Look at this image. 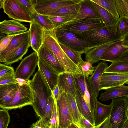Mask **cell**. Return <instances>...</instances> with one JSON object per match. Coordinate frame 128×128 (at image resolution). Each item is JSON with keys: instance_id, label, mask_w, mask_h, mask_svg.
Returning a JSON list of instances; mask_svg holds the SVG:
<instances>
[{"instance_id": "cell-1", "label": "cell", "mask_w": 128, "mask_h": 128, "mask_svg": "<svg viewBox=\"0 0 128 128\" xmlns=\"http://www.w3.org/2000/svg\"><path fill=\"white\" fill-rule=\"evenodd\" d=\"M28 84L32 90L33 102L32 106L37 116L43 119L46 108L48 100L52 92L46 80L38 69Z\"/></svg>"}, {"instance_id": "cell-38", "label": "cell", "mask_w": 128, "mask_h": 128, "mask_svg": "<svg viewBox=\"0 0 128 128\" xmlns=\"http://www.w3.org/2000/svg\"><path fill=\"white\" fill-rule=\"evenodd\" d=\"M74 16H48L49 18L52 22L55 29L59 26L72 21L74 18Z\"/></svg>"}, {"instance_id": "cell-14", "label": "cell", "mask_w": 128, "mask_h": 128, "mask_svg": "<svg viewBox=\"0 0 128 128\" xmlns=\"http://www.w3.org/2000/svg\"><path fill=\"white\" fill-rule=\"evenodd\" d=\"M38 58L59 74L66 72L63 66L52 52L42 44L37 52Z\"/></svg>"}, {"instance_id": "cell-31", "label": "cell", "mask_w": 128, "mask_h": 128, "mask_svg": "<svg viewBox=\"0 0 128 128\" xmlns=\"http://www.w3.org/2000/svg\"><path fill=\"white\" fill-rule=\"evenodd\" d=\"M82 0H80L76 4L62 8L50 14L48 16H75L80 9Z\"/></svg>"}, {"instance_id": "cell-12", "label": "cell", "mask_w": 128, "mask_h": 128, "mask_svg": "<svg viewBox=\"0 0 128 128\" xmlns=\"http://www.w3.org/2000/svg\"><path fill=\"white\" fill-rule=\"evenodd\" d=\"M127 51L128 37L111 44L102 55L100 60L106 62H112Z\"/></svg>"}, {"instance_id": "cell-30", "label": "cell", "mask_w": 128, "mask_h": 128, "mask_svg": "<svg viewBox=\"0 0 128 128\" xmlns=\"http://www.w3.org/2000/svg\"><path fill=\"white\" fill-rule=\"evenodd\" d=\"M29 36L28 31L15 35L12 40L8 48L0 54V62L4 63L7 57L11 52Z\"/></svg>"}, {"instance_id": "cell-49", "label": "cell", "mask_w": 128, "mask_h": 128, "mask_svg": "<svg viewBox=\"0 0 128 128\" xmlns=\"http://www.w3.org/2000/svg\"><path fill=\"white\" fill-rule=\"evenodd\" d=\"M30 128H49L48 124L44 119L40 118L30 126Z\"/></svg>"}, {"instance_id": "cell-9", "label": "cell", "mask_w": 128, "mask_h": 128, "mask_svg": "<svg viewBox=\"0 0 128 128\" xmlns=\"http://www.w3.org/2000/svg\"><path fill=\"white\" fill-rule=\"evenodd\" d=\"M2 8L10 18L30 23L33 21L30 15L17 0H4Z\"/></svg>"}, {"instance_id": "cell-48", "label": "cell", "mask_w": 128, "mask_h": 128, "mask_svg": "<svg viewBox=\"0 0 128 128\" xmlns=\"http://www.w3.org/2000/svg\"><path fill=\"white\" fill-rule=\"evenodd\" d=\"M14 73V70L13 68L0 63V77Z\"/></svg>"}, {"instance_id": "cell-42", "label": "cell", "mask_w": 128, "mask_h": 128, "mask_svg": "<svg viewBox=\"0 0 128 128\" xmlns=\"http://www.w3.org/2000/svg\"><path fill=\"white\" fill-rule=\"evenodd\" d=\"M49 128H58V111L56 101H55L52 113L49 123Z\"/></svg>"}, {"instance_id": "cell-52", "label": "cell", "mask_w": 128, "mask_h": 128, "mask_svg": "<svg viewBox=\"0 0 128 128\" xmlns=\"http://www.w3.org/2000/svg\"><path fill=\"white\" fill-rule=\"evenodd\" d=\"M67 128H79L74 122L71 123Z\"/></svg>"}, {"instance_id": "cell-56", "label": "cell", "mask_w": 128, "mask_h": 128, "mask_svg": "<svg viewBox=\"0 0 128 128\" xmlns=\"http://www.w3.org/2000/svg\"><path fill=\"white\" fill-rule=\"evenodd\" d=\"M1 62H0V63Z\"/></svg>"}, {"instance_id": "cell-21", "label": "cell", "mask_w": 128, "mask_h": 128, "mask_svg": "<svg viewBox=\"0 0 128 128\" xmlns=\"http://www.w3.org/2000/svg\"><path fill=\"white\" fill-rule=\"evenodd\" d=\"M105 72L128 73V51L122 54L105 69Z\"/></svg>"}, {"instance_id": "cell-35", "label": "cell", "mask_w": 128, "mask_h": 128, "mask_svg": "<svg viewBox=\"0 0 128 128\" xmlns=\"http://www.w3.org/2000/svg\"><path fill=\"white\" fill-rule=\"evenodd\" d=\"M106 10L116 18L119 19L116 9L115 0H91Z\"/></svg>"}, {"instance_id": "cell-17", "label": "cell", "mask_w": 128, "mask_h": 128, "mask_svg": "<svg viewBox=\"0 0 128 128\" xmlns=\"http://www.w3.org/2000/svg\"><path fill=\"white\" fill-rule=\"evenodd\" d=\"M30 24L28 30L30 46L37 53L43 44L44 29L34 21Z\"/></svg>"}, {"instance_id": "cell-44", "label": "cell", "mask_w": 128, "mask_h": 128, "mask_svg": "<svg viewBox=\"0 0 128 128\" xmlns=\"http://www.w3.org/2000/svg\"><path fill=\"white\" fill-rule=\"evenodd\" d=\"M18 2L30 15L36 12L32 0H17Z\"/></svg>"}, {"instance_id": "cell-15", "label": "cell", "mask_w": 128, "mask_h": 128, "mask_svg": "<svg viewBox=\"0 0 128 128\" xmlns=\"http://www.w3.org/2000/svg\"><path fill=\"white\" fill-rule=\"evenodd\" d=\"M86 18L101 19L97 7L91 0H82L80 9L72 21Z\"/></svg>"}, {"instance_id": "cell-29", "label": "cell", "mask_w": 128, "mask_h": 128, "mask_svg": "<svg viewBox=\"0 0 128 128\" xmlns=\"http://www.w3.org/2000/svg\"><path fill=\"white\" fill-rule=\"evenodd\" d=\"M84 75L86 88L84 94L82 97L94 116L96 102L97 100V98L90 84L89 76Z\"/></svg>"}, {"instance_id": "cell-24", "label": "cell", "mask_w": 128, "mask_h": 128, "mask_svg": "<svg viewBox=\"0 0 128 128\" xmlns=\"http://www.w3.org/2000/svg\"><path fill=\"white\" fill-rule=\"evenodd\" d=\"M108 67V64L105 62H100L95 67L92 75L89 76V80L91 86L97 98L99 94L101 79L104 70Z\"/></svg>"}, {"instance_id": "cell-47", "label": "cell", "mask_w": 128, "mask_h": 128, "mask_svg": "<svg viewBox=\"0 0 128 128\" xmlns=\"http://www.w3.org/2000/svg\"><path fill=\"white\" fill-rule=\"evenodd\" d=\"M78 126L79 128H96L97 127L96 126L92 124L81 114Z\"/></svg>"}, {"instance_id": "cell-54", "label": "cell", "mask_w": 128, "mask_h": 128, "mask_svg": "<svg viewBox=\"0 0 128 128\" xmlns=\"http://www.w3.org/2000/svg\"><path fill=\"white\" fill-rule=\"evenodd\" d=\"M4 0H0V10L2 8Z\"/></svg>"}, {"instance_id": "cell-3", "label": "cell", "mask_w": 128, "mask_h": 128, "mask_svg": "<svg viewBox=\"0 0 128 128\" xmlns=\"http://www.w3.org/2000/svg\"><path fill=\"white\" fill-rule=\"evenodd\" d=\"M76 34L87 43L88 51L102 44L123 39L117 34L110 31L105 26Z\"/></svg>"}, {"instance_id": "cell-19", "label": "cell", "mask_w": 128, "mask_h": 128, "mask_svg": "<svg viewBox=\"0 0 128 128\" xmlns=\"http://www.w3.org/2000/svg\"><path fill=\"white\" fill-rule=\"evenodd\" d=\"M28 28L15 20H6L0 22V32L3 34L16 35L26 32Z\"/></svg>"}, {"instance_id": "cell-10", "label": "cell", "mask_w": 128, "mask_h": 128, "mask_svg": "<svg viewBox=\"0 0 128 128\" xmlns=\"http://www.w3.org/2000/svg\"><path fill=\"white\" fill-rule=\"evenodd\" d=\"M38 54L35 52L24 58L15 72L16 78L25 80H30L38 65Z\"/></svg>"}, {"instance_id": "cell-23", "label": "cell", "mask_w": 128, "mask_h": 128, "mask_svg": "<svg viewBox=\"0 0 128 128\" xmlns=\"http://www.w3.org/2000/svg\"><path fill=\"white\" fill-rule=\"evenodd\" d=\"M101 93L99 99L102 102L128 96V87L124 85L109 88Z\"/></svg>"}, {"instance_id": "cell-26", "label": "cell", "mask_w": 128, "mask_h": 128, "mask_svg": "<svg viewBox=\"0 0 128 128\" xmlns=\"http://www.w3.org/2000/svg\"><path fill=\"white\" fill-rule=\"evenodd\" d=\"M112 108L111 103L107 105L96 100L94 116L95 126L99 125L110 116Z\"/></svg>"}, {"instance_id": "cell-39", "label": "cell", "mask_w": 128, "mask_h": 128, "mask_svg": "<svg viewBox=\"0 0 128 128\" xmlns=\"http://www.w3.org/2000/svg\"><path fill=\"white\" fill-rule=\"evenodd\" d=\"M76 89L83 96L86 90V86L84 75L83 74L76 76H73Z\"/></svg>"}, {"instance_id": "cell-6", "label": "cell", "mask_w": 128, "mask_h": 128, "mask_svg": "<svg viewBox=\"0 0 128 128\" xmlns=\"http://www.w3.org/2000/svg\"><path fill=\"white\" fill-rule=\"evenodd\" d=\"M104 26V24L101 19L86 18L72 21L56 28L62 29L75 34H79L89 30L102 28Z\"/></svg>"}, {"instance_id": "cell-33", "label": "cell", "mask_w": 128, "mask_h": 128, "mask_svg": "<svg viewBox=\"0 0 128 128\" xmlns=\"http://www.w3.org/2000/svg\"><path fill=\"white\" fill-rule=\"evenodd\" d=\"M59 43L62 48L66 55L80 68L81 70V67L84 63V62L82 60V54L81 52L74 51L66 47Z\"/></svg>"}, {"instance_id": "cell-18", "label": "cell", "mask_w": 128, "mask_h": 128, "mask_svg": "<svg viewBox=\"0 0 128 128\" xmlns=\"http://www.w3.org/2000/svg\"><path fill=\"white\" fill-rule=\"evenodd\" d=\"M58 85L60 90L59 94L64 92L75 98L76 88L74 77L72 74L66 72L60 74Z\"/></svg>"}, {"instance_id": "cell-11", "label": "cell", "mask_w": 128, "mask_h": 128, "mask_svg": "<svg viewBox=\"0 0 128 128\" xmlns=\"http://www.w3.org/2000/svg\"><path fill=\"white\" fill-rule=\"evenodd\" d=\"M56 102L58 111V128H67L74 122L68 107L65 92H63L59 94Z\"/></svg>"}, {"instance_id": "cell-13", "label": "cell", "mask_w": 128, "mask_h": 128, "mask_svg": "<svg viewBox=\"0 0 128 128\" xmlns=\"http://www.w3.org/2000/svg\"><path fill=\"white\" fill-rule=\"evenodd\" d=\"M128 84V73L104 72L101 79L99 91Z\"/></svg>"}, {"instance_id": "cell-28", "label": "cell", "mask_w": 128, "mask_h": 128, "mask_svg": "<svg viewBox=\"0 0 128 128\" xmlns=\"http://www.w3.org/2000/svg\"><path fill=\"white\" fill-rule=\"evenodd\" d=\"M80 113L92 124L95 126L94 117L78 90L76 89L75 97Z\"/></svg>"}, {"instance_id": "cell-34", "label": "cell", "mask_w": 128, "mask_h": 128, "mask_svg": "<svg viewBox=\"0 0 128 128\" xmlns=\"http://www.w3.org/2000/svg\"><path fill=\"white\" fill-rule=\"evenodd\" d=\"M66 97L73 121L78 126L80 114L78 111L75 98L72 95L66 93Z\"/></svg>"}, {"instance_id": "cell-45", "label": "cell", "mask_w": 128, "mask_h": 128, "mask_svg": "<svg viewBox=\"0 0 128 128\" xmlns=\"http://www.w3.org/2000/svg\"><path fill=\"white\" fill-rule=\"evenodd\" d=\"M95 68V67L93 66L92 64L86 61L82 66L81 70L85 76H89L92 75Z\"/></svg>"}, {"instance_id": "cell-25", "label": "cell", "mask_w": 128, "mask_h": 128, "mask_svg": "<svg viewBox=\"0 0 128 128\" xmlns=\"http://www.w3.org/2000/svg\"><path fill=\"white\" fill-rule=\"evenodd\" d=\"M94 4L98 11L105 26L110 31L118 34L117 28L120 18H116L106 10Z\"/></svg>"}, {"instance_id": "cell-4", "label": "cell", "mask_w": 128, "mask_h": 128, "mask_svg": "<svg viewBox=\"0 0 128 128\" xmlns=\"http://www.w3.org/2000/svg\"><path fill=\"white\" fill-rule=\"evenodd\" d=\"M110 121L111 128H123L128 121V96L112 100Z\"/></svg>"}, {"instance_id": "cell-51", "label": "cell", "mask_w": 128, "mask_h": 128, "mask_svg": "<svg viewBox=\"0 0 128 128\" xmlns=\"http://www.w3.org/2000/svg\"><path fill=\"white\" fill-rule=\"evenodd\" d=\"M59 89L57 84L55 88L53 91L52 92L54 98L56 101L58 98L59 95Z\"/></svg>"}, {"instance_id": "cell-2", "label": "cell", "mask_w": 128, "mask_h": 128, "mask_svg": "<svg viewBox=\"0 0 128 128\" xmlns=\"http://www.w3.org/2000/svg\"><path fill=\"white\" fill-rule=\"evenodd\" d=\"M54 30H44L43 44L52 52L66 72L73 76L82 74L83 73L80 68L69 58L62 48L56 37Z\"/></svg>"}, {"instance_id": "cell-8", "label": "cell", "mask_w": 128, "mask_h": 128, "mask_svg": "<svg viewBox=\"0 0 128 128\" xmlns=\"http://www.w3.org/2000/svg\"><path fill=\"white\" fill-rule=\"evenodd\" d=\"M80 0H32L36 11L40 14L48 16L64 7L76 4Z\"/></svg>"}, {"instance_id": "cell-46", "label": "cell", "mask_w": 128, "mask_h": 128, "mask_svg": "<svg viewBox=\"0 0 128 128\" xmlns=\"http://www.w3.org/2000/svg\"><path fill=\"white\" fill-rule=\"evenodd\" d=\"M15 35H7L0 42V54L8 48L12 40Z\"/></svg>"}, {"instance_id": "cell-32", "label": "cell", "mask_w": 128, "mask_h": 128, "mask_svg": "<svg viewBox=\"0 0 128 128\" xmlns=\"http://www.w3.org/2000/svg\"><path fill=\"white\" fill-rule=\"evenodd\" d=\"M31 16L33 21L44 30L48 31L55 29L52 22L49 18L48 16L42 15L36 11L31 14Z\"/></svg>"}, {"instance_id": "cell-20", "label": "cell", "mask_w": 128, "mask_h": 128, "mask_svg": "<svg viewBox=\"0 0 128 128\" xmlns=\"http://www.w3.org/2000/svg\"><path fill=\"white\" fill-rule=\"evenodd\" d=\"M38 69L42 73L51 90L53 92L58 84L59 74L52 68L38 58Z\"/></svg>"}, {"instance_id": "cell-27", "label": "cell", "mask_w": 128, "mask_h": 128, "mask_svg": "<svg viewBox=\"0 0 128 128\" xmlns=\"http://www.w3.org/2000/svg\"><path fill=\"white\" fill-rule=\"evenodd\" d=\"M119 40L112 41L98 46L92 49L86 54V61L92 63L96 64L100 60L102 55L111 44Z\"/></svg>"}, {"instance_id": "cell-50", "label": "cell", "mask_w": 128, "mask_h": 128, "mask_svg": "<svg viewBox=\"0 0 128 128\" xmlns=\"http://www.w3.org/2000/svg\"><path fill=\"white\" fill-rule=\"evenodd\" d=\"M110 115L101 123L96 126V128H111V125L110 123Z\"/></svg>"}, {"instance_id": "cell-43", "label": "cell", "mask_w": 128, "mask_h": 128, "mask_svg": "<svg viewBox=\"0 0 128 128\" xmlns=\"http://www.w3.org/2000/svg\"><path fill=\"white\" fill-rule=\"evenodd\" d=\"M14 73L7 74L0 77V85L19 83Z\"/></svg>"}, {"instance_id": "cell-7", "label": "cell", "mask_w": 128, "mask_h": 128, "mask_svg": "<svg viewBox=\"0 0 128 128\" xmlns=\"http://www.w3.org/2000/svg\"><path fill=\"white\" fill-rule=\"evenodd\" d=\"M17 92L12 100L0 108L8 110L22 109L28 106L32 105L33 96L31 90L28 84L19 82Z\"/></svg>"}, {"instance_id": "cell-41", "label": "cell", "mask_w": 128, "mask_h": 128, "mask_svg": "<svg viewBox=\"0 0 128 128\" xmlns=\"http://www.w3.org/2000/svg\"><path fill=\"white\" fill-rule=\"evenodd\" d=\"M8 110L0 108V128H8L10 121Z\"/></svg>"}, {"instance_id": "cell-16", "label": "cell", "mask_w": 128, "mask_h": 128, "mask_svg": "<svg viewBox=\"0 0 128 128\" xmlns=\"http://www.w3.org/2000/svg\"><path fill=\"white\" fill-rule=\"evenodd\" d=\"M30 46L29 36L14 50L6 58L4 64L10 66L21 60Z\"/></svg>"}, {"instance_id": "cell-40", "label": "cell", "mask_w": 128, "mask_h": 128, "mask_svg": "<svg viewBox=\"0 0 128 128\" xmlns=\"http://www.w3.org/2000/svg\"><path fill=\"white\" fill-rule=\"evenodd\" d=\"M55 101L52 93V96L49 98L46 106L44 118L48 126L49 121L52 113Z\"/></svg>"}, {"instance_id": "cell-55", "label": "cell", "mask_w": 128, "mask_h": 128, "mask_svg": "<svg viewBox=\"0 0 128 128\" xmlns=\"http://www.w3.org/2000/svg\"><path fill=\"white\" fill-rule=\"evenodd\" d=\"M123 128H128V121L126 122Z\"/></svg>"}, {"instance_id": "cell-22", "label": "cell", "mask_w": 128, "mask_h": 128, "mask_svg": "<svg viewBox=\"0 0 128 128\" xmlns=\"http://www.w3.org/2000/svg\"><path fill=\"white\" fill-rule=\"evenodd\" d=\"M18 86V84L0 85V107L12 100L17 92Z\"/></svg>"}, {"instance_id": "cell-37", "label": "cell", "mask_w": 128, "mask_h": 128, "mask_svg": "<svg viewBox=\"0 0 128 128\" xmlns=\"http://www.w3.org/2000/svg\"><path fill=\"white\" fill-rule=\"evenodd\" d=\"M117 33L120 37L124 39L128 36V18H120L117 28Z\"/></svg>"}, {"instance_id": "cell-36", "label": "cell", "mask_w": 128, "mask_h": 128, "mask_svg": "<svg viewBox=\"0 0 128 128\" xmlns=\"http://www.w3.org/2000/svg\"><path fill=\"white\" fill-rule=\"evenodd\" d=\"M118 13L120 18H128V0H115Z\"/></svg>"}, {"instance_id": "cell-53", "label": "cell", "mask_w": 128, "mask_h": 128, "mask_svg": "<svg viewBox=\"0 0 128 128\" xmlns=\"http://www.w3.org/2000/svg\"><path fill=\"white\" fill-rule=\"evenodd\" d=\"M5 36V35L0 32V42Z\"/></svg>"}, {"instance_id": "cell-5", "label": "cell", "mask_w": 128, "mask_h": 128, "mask_svg": "<svg viewBox=\"0 0 128 128\" xmlns=\"http://www.w3.org/2000/svg\"><path fill=\"white\" fill-rule=\"evenodd\" d=\"M59 43L76 52L86 54L88 51V46L86 42L76 34L68 31L59 28L54 30Z\"/></svg>"}]
</instances>
